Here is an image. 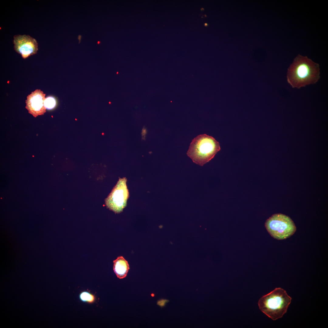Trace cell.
Returning a JSON list of instances; mask_svg holds the SVG:
<instances>
[{"mask_svg": "<svg viewBox=\"0 0 328 328\" xmlns=\"http://www.w3.org/2000/svg\"><path fill=\"white\" fill-rule=\"evenodd\" d=\"M320 74L318 64L306 56L298 55L288 69L287 81L292 88L299 89L316 84L320 78Z\"/></svg>", "mask_w": 328, "mask_h": 328, "instance_id": "cell-1", "label": "cell"}, {"mask_svg": "<svg viewBox=\"0 0 328 328\" xmlns=\"http://www.w3.org/2000/svg\"><path fill=\"white\" fill-rule=\"evenodd\" d=\"M292 298L286 291L281 288H276L259 299L260 309L273 320L282 318L286 312Z\"/></svg>", "mask_w": 328, "mask_h": 328, "instance_id": "cell-2", "label": "cell"}, {"mask_svg": "<svg viewBox=\"0 0 328 328\" xmlns=\"http://www.w3.org/2000/svg\"><path fill=\"white\" fill-rule=\"evenodd\" d=\"M220 149L219 142L213 137L200 135L192 140L187 154L194 162L203 166L213 159Z\"/></svg>", "mask_w": 328, "mask_h": 328, "instance_id": "cell-3", "label": "cell"}, {"mask_svg": "<svg viewBox=\"0 0 328 328\" xmlns=\"http://www.w3.org/2000/svg\"><path fill=\"white\" fill-rule=\"evenodd\" d=\"M265 226L269 234L278 240L289 237L296 230L292 220L289 216L282 214L272 215L266 220Z\"/></svg>", "mask_w": 328, "mask_h": 328, "instance_id": "cell-4", "label": "cell"}, {"mask_svg": "<svg viewBox=\"0 0 328 328\" xmlns=\"http://www.w3.org/2000/svg\"><path fill=\"white\" fill-rule=\"evenodd\" d=\"M125 178H119L111 193L106 199L105 204L107 207L115 213L122 211L126 206L129 192L126 185Z\"/></svg>", "mask_w": 328, "mask_h": 328, "instance_id": "cell-5", "label": "cell"}, {"mask_svg": "<svg viewBox=\"0 0 328 328\" xmlns=\"http://www.w3.org/2000/svg\"><path fill=\"white\" fill-rule=\"evenodd\" d=\"M13 43L15 51L25 59L36 54L38 50L36 40L29 35H18L14 36Z\"/></svg>", "mask_w": 328, "mask_h": 328, "instance_id": "cell-6", "label": "cell"}, {"mask_svg": "<svg viewBox=\"0 0 328 328\" xmlns=\"http://www.w3.org/2000/svg\"><path fill=\"white\" fill-rule=\"evenodd\" d=\"M45 95L43 91L36 89L27 96L26 108L35 117L43 114L46 112L44 104Z\"/></svg>", "mask_w": 328, "mask_h": 328, "instance_id": "cell-7", "label": "cell"}, {"mask_svg": "<svg viewBox=\"0 0 328 328\" xmlns=\"http://www.w3.org/2000/svg\"><path fill=\"white\" fill-rule=\"evenodd\" d=\"M113 269L117 277L122 279L127 276L129 269V265L122 256H120L113 261Z\"/></svg>", "mask_w": 328, "mask_h": 328, "instance_id": "cell-8", "label": "cell"}, {"mask_svg": "<svg viewBox=\"0 0 328 328\" xmlns=\"http://www.w3.org/2000/svg\"><path fill=\"white\" fill-rule=\"evenodd\" d=\"M79 297L81 301L89 304H92L96 301L95 296L87 291L81 292L79 294Z\"/></svg>", "mask_w": 328, "mask_h": 328, "instance_id": "cell-9", "label": "cell"}, {"mask_svg": "<svg viewBox=\"0 0 328 328\" xmlns=\"http://www.w3.org/2000/svg\"><path fill=\"white\" fill-rule=\"evenodd\" d=\"M56 99L52 96H49L46 98L44 102V107L48 110H51L54 108L56 105Z\"/></svg>", "mask_w": 328, "mask_h": 328, "instance_id": "cell-10", "label": "cell"}, {"mask_svg": "<svg viewBox=\"0 0 328 328\" xmlns=\"http://www.w3.org/2000/svg\"><path fill=\"white\" fill-rule=\"evenodd\" d=\"M169 301L168 300L161 299L158 301L157 304L161 307H162L166 305V303Z\"/></svg>", "mask_w": 328, "mask_h": 328, "instance_id": "cell-11", "label": "cell"}, {"mask_svg": "<svg viewBox=\"0 0 328 328\" xmlns=\"http://www.w3.org/2000/svg\"><path fill=\"white\" fill-rule=\"evenodd\" d=\"M82 36L80 35H79L78 37V39L79 40V44L80 43V40L81 39Z\"/></svg>", "mask_w": 328, "mask_h": 328, "instance_id": "cell-12", "label": "cell"}, {"mask_svg": "<svg viewBox=\"0 0 328 328\" xmlns=\"http://www.w3.org/2000/svg\"><path fill=\"white\" fill-rule=\"evenodd\" d=\"M146 129H145L143 131V135H145L146 134Z\"/></svg>", "mask_w": 328, "mask_h": 328, "instance_id": "cell-13", "label": "cell"}, {"mask_svg": "<svg viewBox=\"0 0 328 328\" xmlns=\"http://www.w3.org/2000/svg\"><path fill=\"white\" fill-rule=\"evenodd\" d=\"M100 43V41H98V42H97V43H98V44H99Z\"/></svg>", "mask_w": 328, "mask_h": 328, "instance_id": "cell-14", "label": "cell"}]
</instances>
